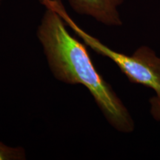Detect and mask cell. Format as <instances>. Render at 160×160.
<instances>
[{
    "label": "cell",
    "mask_w": 160,
    "mask_h": 160,
    "mask_svg": "<svg viewBox=\"0 0 160 160\" xmlns=\"http://www.w3.org/2000/svg\"><path fill=\"white\" fill-rule=\"evenodd\" d=\"M45 8L37 36L52 74L62 82L85 86L110 125L122 133H131L134 122L111 86L96 69L87 45L69 33L57 11Z\"/></svg>",
    "instance_id": "cell-1"
},
{
    "label": "cell",
    "mask_w": 160,
    "mask_h": 160,
    "mask_svg": "<svg viewBox=\"0 0 160 160\" xmlns=\"http://www.w3.org/2000/svg\"><path fill=\"white\" fill-rule=\"evenodd\" d=\"M39 2L57 11L68 27L88 47L98 54L112 60L131 82L154 90L160 97V58L153 50L147 46H142L132 56L113 51L79 27L68 13L62 0H39Z\"/></svg>",
    "instance_id": "cell-2"
},
{
    "label": "cell",
    "mask_w": 160,
    "mask_h": 160,
    "mask_svg": "<svg viewBox=\"0 0 160 160\" xmlns=\"http://www.w3.org/2000/svg\"><path fill=\"white\" fill-rule=\"evenodd\" d=\"M71 8L79 15L89 16L108 26L122 25L118 8L124 0H68Z\"/></svg>",
    "instance_id": "cell-3"
},
{
    "label": "cell",
    "mask_w": 160,
    "mask_h": 160,
    "mask_svg": "<svg viewBox=\"0 0 160 160\" xmlns=\"http://www.w3.org/2000/svg\"><path fill=\"white\" fill-rule=\"evenodd\" d=\"M26 159L25 151L22 147H11L0 142V160Z\"/></svg>",
    "instance_id": "cell-4"
},
{
    "label": "cell",
    "mask_w": 160,
    "mask_h": 160,
    "mask_svg": "<svg viewBox=\"0 0 160 160\" xmlns=\"http://www.w3.org/2000/svg\"><path fill=\"white\" fill-rule=\"evenodd\" d=\"M151 105V113L155 119L160 121V97H153L150 99Z\"/></svg>",
    "instance_id": "cell-5"
},
{
    "label": "cell",
    "mask_w": 160,
    "mask_h": 160,
    "mask_svg": "<svg viewBox=\"0 0 160 160\" xmlns=\"http://www.w3.org/2000/svg\"><path fill=\"white\" fill-rule=\"evenodd\" d=\"M2 0H0V3H1V2H2Z\"/></svg>",
    "instance_id": "cell-6"
}]
</instances>
